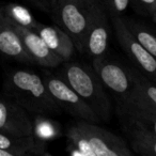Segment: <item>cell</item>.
<instances>
[{
    "instance_id": "obj_1",
    "label": "cell",
    "mask_w": 156,
    "mask_h": 156,
    "mask_svg": "<svg viewBox=\"0 0 156 156\" xmlns=\"http://www.w3.org/2000/svg\"><path fill=\"white\" fill-rule=\"evenodd\" d=\"M69 154L75 156H130L127 143L98 123L78 120L66 130Z\"/></svg>"
},
{
    "instance_id": "obj_2",
    "label": "cell",
    "mask_w": 156,
    "mask_h": 156,
    "mask_svg": "<svg viewBox=\"0 0 156 156\" xmlns=\"http://www.w3.org/2000/svg\"><path fill=\"white\" fill-rule=\"evenodd\" d=\"M3 93L29 113L37 115H54L62 112L39 74L29 69H12L7 72Z\"/></svg>"
},
{
    "instance_id": "obj_3",
    "label": "cell",
    "mask_w": 156,
    "mask_h": 156,
    "mask_svg": "<svg viewBox=\"0 0 156 156\" xmlns=\"http://www.w3.org/2000/svg\"><path fill=\"white\" fill-rule=\"evenodd\" d=\"M59 75L91 107L100 121H108L111 117V103L105 87L93 67L79 62L66 61Z\"/></svg>"
},
{
    "instance_id": "obj_4",
    "label": "cell",
    "mask_w": 156,
    "mask_h": 156,
    "mask_svg": "<svg viewBox=\"0 0 156 156\" xmlns=\"http://www.w3.org/2000/svg\"><path fill=\"white\" fill-rule=\"evenodd\" d=\"M98 2V0H56L50 11L56 25L72 37L77 51L81 54Z\"/></svg>"
},
{
    "instance_id": "obj_5",
    "label": "cell",
    "mask_w": 156,
    "mask_h": 156,
    "mask_svg": "<svg viewBox=\"0 0 156 156\" xmlns=\"http://www.w3.org/2000/svg\"><path fill=\"white\" fill-rule=\"evenodd\" d=\"M92 67L104 87L115 95L119 103L118 106H128L132 104L135 96V87L128 66H124L115 60H109L105 55L93 58Z\"/></svg>"
},
{
    "instance_id": "obj_6",
    "label": "cell",
    "mask_w": 156,
    "mask_h": 156,
    "mask_svg": "<svg viewBox=\"0 0 156 156\" xmlns=\"http://www.w3.org/2000/svg\"><path fill=\"white\" fill-rule=\"evenodd\" d=\"M42 77L49 93L61 110L77 120H85L93 123L101 122L91 107L60 75H55L48 71H44Z\"/></svg>"
},
{
    "instance_id": "obj_7",
    "label": "cell",
    "mask_w": 156,
    "mask_h": 156,
    "mask_svg": "<svg viewBox=\"0 0 156 156\" xmlns=\"http://www.w3.org/2000/svg\"><path fill=\"white\" fill-rule=\"evenodd\" d=\"M111 24L122 49L141 73L156 83V59L137 41L127 28L123 17L112 16Z\"/></svg>"
},
{
    "instance_id": "obj_8",
    "label": "cell",
    "mask_w": 156,
    "mask_h": 156,
    "mask_svg": "<svg viewBox=\"0 0 156 156\" xmlns=\"http://www.w3.org/2000/svg\"><path fill=\"white\" fill-rule=\"evenodd\" d=\"M0 132L14 136L33 135L29 112L5 94L0 95Z\"/></svg>"
},
{
    "instance_id": "obj_9",
    "label": "cell",
    "mask_w": 156,
    "mask_h": 156,
    "mask_svg": "<svg viewBox=\"0 0 156 156\" xmlns=\"http://www.w3.org/2000/svg\"><path fill=\"white\" fill-rule=\"evenodd\" d=\"M109 29L106 11L103 5L98 2L86 33L83 54H87L92 58L105 56L108 50Z\"/></svg>"
},
{
    "instance_id": "obj_10",
    "label": "cell",
    "mask_w": 156,
    "mask_h": 156,
    "mask_svg": "<svg viewBox=\"0 0 156 156\" xmlns=\"http://www.w3.org/2000/svg\"><path fill=\"white\" fill-rule=\"evenodd\" d=\"M11 24L17 32L25 49L32 59L33 63L44 67H49V69L63 64L64 61L48 47L44 40L34 30L13 24V23Z\"/></svg>"
},
{
    "instance_id": "obj_11",
    "label": "cell",
    "mask_w": 156,
    "mask_h": 156,
    "mask_svg": "<svg viewBox=\"0 0 156 156\" xmlns=\"http://www.w3.org/2000/svg\"><path fill=\"white\" fill-rule=\"evenodd\" d=\"M33 30L44 40L47 46L57 54L64 62L71 61L75 56L76 49L72 37L59 26L44 25L37 22Z\"/></svg>"
},
{
    "instance_id": "obj_12",
    "label": "cell",
    "mask_w": 156,
    "mask_h": 156,
    "mask_svg": "<svg viewBox=\"0 0 156 156\" xmlns=\"http://www.w3.org/2000/svg\"><path fill=\"white\" fill-rule=\"evenodd\" d=\"M125 133L129 139L130 147L135 154L156 156V135L119 111Z\"/></svg>"
},
{
    "instance_id": "obj_13",
    "label": "cell",
    "mask_w": 156,
    "mask_h": 156,
    "mask_svg": "<svg viewBox=\"0 0 156 156\" xmlns=\"http://www.w3.org/2000/svg\"><path fill=\"white\" fill-rule=\"evenodd\" d=\"M0 149L5 150L11 156L49 155L45 147V141L34 135L14 136L0 132Z\"/></svg>"
},
{
    "instance_id": "obj_14",
    "label": "cell",
    "mask_w": 156,
    "mask_h": 156,
    "mask_svg": "<svg viewBox=\"0 0 156 156\" xmlns=\"http://www.w3.org/2000/svg\"><path fill=\"white\" fill-rule=\"evenodd\" d=\"M0 54L23 63H33L10 20L0 10Z\"/></svg>"
},
{
    "instance_id": "obj_15",
    "label": "cell",
    "mask_w": 156,
    "mask_h": 156,
    "mask_svg": "<svg viewBox=\"0 0 156 156\" xmlns=\"http://www.w3.org/2000/svg\"><path fill=\"white\" fill-rule=\"evenodd\" d=\"M128 69L135 87L134 100L128 106L138 105L156 111V83L141 73L137 67H128Z\"/></svg>"
},
{
    "instance_id": "obj_16",
    "label": "cell",
    "mask_w": 156,
    "mask_h": 156,
    "mask_svg": "<svg viewBox=\"0 0 156 156\" xmlns=\"http://www.w3.org/2000/svg\"><path fill=\"white\" fill-rule=\"evenodd\" d=\"M120 112L124 113L140 125L144 126L153 134L156 135V111L145 108L143 106H118Z\"/></svg>"
},
{
    "instance_id": "obj_17",
    "label": "cell",
    "mask_w": 156,
    "mask_h": 156,
    "mask_svg": "<svg viewBox=\"0 0 156 156\" xmlns=\"http://www.w3.org/2000/svg\"><path fill=\"white\" fill-rule=\"evenodd\" d=\"M0 10L3 13V15L13 24L20 25V26L26 27L32 30L37 24V20L33 17L29 10L23 5H16V3H8V5L0 7Z\"/></svg>"
},
{
    "instance_id": "obj_18",
    "label": "cell",
    "mask_w": 156,
    "mask_h": 156,
    "mask_svg": "<svg viewBox=\"0 0 156 156\" xmlns=\"http://www.w3.org/2000/svg\"><path fill=\"white\" fill-rule=\"evenodd\" d=\"M124 20V18H123ZM127 28L134 34L137 41L156 59V34L147 27L132 20H124Z\"/></svg>"
},
{
    "instance_id": "obj_19",
    "label": "cell",
    "mask_w": 156,
    "mask_h": 156,
    "mask_svg": "<svg viewBox=\"0 0 156 156\" xmlns=\"http://www.w3.org/2000/svg\"><path fill=\"white\" fill-rule=\"evenodd\" d=\"M56 134L57 128L51 121L45 119L44 115H37L35 122H33V135L45 141L56 137Z\"/></svg>"
},
{
    "instance_id": "obj_20",
    "label": "cell",
    "mask_w": 156,
    "mask_h": 156,
    "mask_svg": "<svg viewBox=\"0 0 156 156\" xmlns=\"http://www.w3.org/2000/svg\"><path fill=\"white\" fill-rule=\"evenodd\" d=\"M104 5L112 16H121L126 13L130 5V0H104Z\"/></svg>"
},
{
    "instance_id": "obj_21",
    "label": "cell",
    "mask_w": 156,
    "mask_h": 156,
    "mask_svg": "<svg viewBox=\"0 0 156 156\" xmlns=\"http://www.w3.org/2000/svg\"><path fill=\"white\" fill-rule=\"evenodd\" d=\"M130 5L138 13L151 16L156 5V0H130Z\"/></svg>"
},
{
    "instance_id": "obj_22",
    "label": "cell",
    "mask_w": 156,
    "mask_h": 156,
    "mask_svg": "<svg viewBox=\"0 0 156 156\" xmlns=\"http://www.w3.org/2000/svg\"><path fill=\"white\" fill-rule=\"evenodd\" d=\"M34 7L41 9L44 12H50L54 7L56 0H28Z\"/></svg>"
},
{
    "instance_id": "obj_23",
    "label": "cell",
    "mask_w": 156,
    "mask_h": 156,
    "mask_svg": "<svg viewBox=\"0 0 156 156\" xmlns=\"http://www.w3.org/2000/svg\"><path fill=\"white\" fill-rule=\"evenodd\" d=\"M152 18H153V20H154V23L156 24V5H155V8H154V11H153V13H152Z\"/></svg>"
}]
</instances>
